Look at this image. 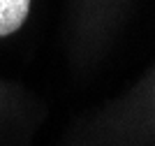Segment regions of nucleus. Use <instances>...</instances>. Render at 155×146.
<instances>
[{
    "mask_svg": "<svg viewBox=\"0 0 155 146\" xmlns=\"http://www.w3.org/2000/svg\"><path fill=\"white\" fill-rule=\"evenodd\" d=\"M30 0H0V37L12 35L26 21Z\"/></svg>",
    "mask_w": 155,
    "mask_h": 146,
    "instance_id": "f257e3e1",
    "label": "nucleus"
}]
</instances>
